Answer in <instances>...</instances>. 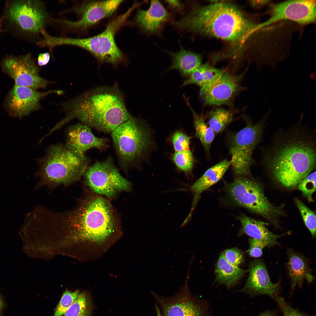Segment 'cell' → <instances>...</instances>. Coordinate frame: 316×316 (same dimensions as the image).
Here are the masks:
<instances>
[{
    "label": "cell",
    "mask_w": 316,
    "mask_h": 316,
    "mask_svg": "<svg viewBox=\"0 0 316 316\" xmlns=\"http://www.w3.org/2000/svg\"><path fill=\"white\" fill-rule=\"evenodd\" d=\"M50 225L60 235L72 238L101 242L115 232L119 222L112 205L106 198L89 193L69 211L48 214Z\"/></svg>",
    "instance_id": "1"
},
{
    "label": "cell",
    "mask_w": 316,
    "mask_h": 316,
    "mask_svg": "<svg viewBox=\"0 0 316 316\" xmlns=\"http://www.w3.org/2000/svg\"><path fill=\"white\" fill-rule=\"evenodd\" d=\"M66 117L57 124L61 127L77 118L90 128L111 133L132 115L117 87H100L87 92L64 104Z\"/></svg>",
    "instance_id": "2"
},
{
    "label": "cell",
    "mask_w": 316,
    "mask_h": 316,
    "mask_svg": "<svg viewBox=\"0 0 316 316\" xmlns=\"http://www.w3.org/2000/svg\"><path fill=\"white\" fill-rule=\"evenodd\" d=\"M174 24L181 29L241 45L257 31V25L236 7L221 2L194 7Z\"/></svg>",
    "instance_id": "3"
},
{
    "label": "cell",
    "mask_w": 316,
    "mask_h": 316,
    "mask_svg": "<svg viewBox=\"0 0 316 316\" xmlns=\"http://www.w3.org/2000/svg\"><path fill=\"white\" fill-rule=\"evenodd\" d=\"M283 145L270 162L271 173L281 185L294 188L314 169L315 150L302 139H292Z\"/></svg>",
    "instance_id": "4"
},
{
    "label": "cell",
    "mask_w": 316,
    "mask_h": 316,
    "mask_svg": "<svg viewBox=\"0 0 316 316\" xmlns=\"http://www.w3.org/2000/svg\"><path fill=\"white\" fill-rule=\"evenodd\" d=\"M89 162L84 154L69 150L65 145H51L39 161L37 174L40 179L37 187L52 188L75 183L83 176Z\"/></svg>",
    "instance_id": "5"
},
{
    "label": "cell",
    "mask_w": 316,
    "mask_h": 316,
    "mask_svg": "<svg viewBox=\"0 0 316 316\" xmlns=\"http://www.w3.org/2000/svg\"><path fill=\"white\" fill-rule=\"evenodd\" d=\"M111 134L120 166L126 172L143 159L151 143L149 128L132 116Z\"/></svg>",
    "instance_id": "6"
},
{
    "label": "cell",
    "mask_w": 316,
    "mask_h": 316,
    "mask_svg": "<svg viewBox=\"0 0 316 316\" xmlns=\"http://www.w3.org/2000/svg\"><path fill=\"white\" fill-rule=\"evenodd\" d=\"M138 6V4L135 3L124 13L110 21L105 30L97 35L85 38L54 37L52 44L54 46L64 44L76 46L88 51L100 61L116 63L122 59L123 54L116 44L115 35Z\"/></svg>",
    "instance_id": "7"
},
{
    "label": "cell",
    "mask_w": 316,
    "mask_h": 316,
    "mask_svg": "<svg viewBox=\"0 0 316 316\" xmlns=\"http://www.w3.org/2000/svg\"><path fill=\"white\" fill-rule=\"evenodd\" d=\"M227 193L236 204L265 218L276 227L279 218L283 215L281 206L272 204L257 181L247 176H238L227 185Z\"/></svg>",
    "instance_id": "8"
},
{
    "label": "cell",
    "mask_w": 316,
    "mask_h": 316,
    "mask_svg": "<svg viewBox=\"0 0 316 316\" xmlns=\"http://www.w3.org/2000/svg\"><path fill=\"white\" fill-rule=\"evenodd\" d=\"M43 3L39 0L13 1L6 7V18L10 27L18 34L43 36L47 21Z\"/></svg>",
    "instance_id": "9"
},
{
    "label": "cell",
    "mask_w": 316,
    "mask_h": 316,
    "mask_svg": "<svg viewBox=\"0 0 316 316\" xmlns=\"http://www.w3.org/2000/svg\"><path fill=\"white\" fill-rule=\"evenodd\" d=\"M83 176L85 184L92 191L107 199H112L120 191L131 190V183L121 174L110 156L88 166Z\"/></svg>",
    "instance_id": "10"
},
{
    "label": "cell",
    "mask_w": 316,
    "mask_h": 316,
    "mask_svg": "<svg viewBox=\"0 0 316 316\" xmlns=\"http://www.w3.org/2000/svg\"><path fill=\"white\" fill-rule=\"evenodd\" d=\"M271 112L268 109L261 120L255 124L248 123L232 137L229 145L231 165L238 176H247L253 163V151L260 140L264 124Z\"/></svg>",
    "instance_id": "11"
},
{
    "label": "cell",
    "mask_w": 316,
    "mask_h": 316,
    "mask_svg": "<svg viewBox=\"0 0 316 316\" xmlns=\"http://www.w3.org/2000/svg\"><path fill=\"white\" fill-rule=\"evenodd\" d=\"M288 20L307 25L316 21V1L289 0L273 5L271 16L266 21L257 24V30L282 20Z\"/></svg>",
    "instance_id": "12"
},
{
    "label": "cell",
    "mask_w": 316,
    "mask_h": 316,
    "mask_svg": "<svg viewBox=\"0 0 316 316\" xmlns=\"http://www.w3.org/2000/svg\"><path fill=\"white\" fill-rule=\"evenodd\" d=\"M2 64L3 70L17 85L36 89L45 88L49 83L39 75L38 67L30 54L7 56Z\"/></svg>",
    "instance_id": "13"
},
{
    "label": "cell",
    "mask_w": 316,
    "mask_h": 316,
    "mask_svg": "<svg viewBox=\"0 0 316 316\" xmlns=\"http://www.w3.org/2000/svg\"><path fill=\"white\" fill-rule=\"evenodd\" d=\"M189 271L184 285L179 291L173 296L164 297L152 291L155 300L160 307L162 316H203L200 305L191 295L188 286Z\"/></svg>",
    "instance_id": "14"
},
{
    "label": "cell",
    "mask_w": 316,
    "mask_h": 316,
    "mask_svg": "<svg viewBox=\"0 0 316 316\" xmlns=\"http://www.w3.org/2000/svg\"><path fill=\"white\" fill-rule=\"evenodd\" d=\"M123 1L121 0L85 1L74 8L80 18L78 20L60 21L73 29L86 30L102 19L111 15Z\"/></svg>",
    "instance_id": "15"
},
{
    "label": "cell",
    "mask_w": 316,
    "mask_h": 316,
    "mask_svg": "<svg viewBox=\"0 0 316 316\" xmlns=\"http://www.w3.org/2000/svg\"><path fill=\"white\" fill-rule=\"evenodd\" d=\"M60 92V91L56 90L40 92L30 87L15 85L7 97L6 108L12 116L22 118L38 109L40 100L45 96Z\"/></svg>",
    "instance_id": "16"
},
{
    "label": "cell",
    "mask_w": 316,
    "mask_h": 316,
    "mask_svg": "<svg viewBox=\"0 0 316 316\" xmlns=\"http://www.w3.org/2000/svg\"><path fill=\"white\" fill-rule=\"evenodd\" d=\"M245 73L233 75L224 70L210 84L200 89L205 103L218 106L227 104L239 90L240 82Z\"/></svg>",
    "instance_id": "17"
},
{
    "label": "cell",
    "mask_w": 316,
    "mask_h": 316,
    "mask_svg": "<svg viewBox=\"0 0 316 316\" xmlns=\"http://www.w3.org/2000/svg\"><path fill=\"white\" fill-rule=\"evenodd\" d=\"M249 274L244 287L239 291L250 295H267L273 298L278 296L280 281L275 283L271 280L266 265L262 259L250 263Z\"/></svg>",
    "instance_id": "18"
},
{
    "label": "cell",
    "mask_w": 316,
    "mask_h": 316,
    "mask_svg": "<svg viewBox=\"0 0 316 316\" xmlns=\"http://www.w3.org/2000/svg\"><path fill=\"white\" fill-rule=\"evenodd\" d=\"M109 142L107 138L95 136L88 126L77 123L67 129L65 146L69 150L84 154L86 151L92 148L101 151L105 150L108 147Z\"/></svg>",
    "instance_id": "19"
},
{
    "label": "cell",
    "mask_w": 316,
    "mask_h": 316,
    "mask_svg": "<svg viewBox=\"0 0 316 316\" xmlns=\"http://www.w3.org/2000/svg\"><path fill=\"white\" fill-rule=\"evenodd\" d=\"M169 18V13L160 2L152 0L149 9L138 10L135 22L143 31L153 34L159 32Z\"/></svg>",
    "instance_id": "20"
},
{
    "label": "cell",
    "mask_w": 316,
    "mask_h": 316,
    "mask_svg": "<svg viewBox=\"0 0 316 316\" xmlns=\"http://www.w3.org/2000/svg\"><path fill=\"white\" fill-rule=\"evenodd\" d=\"M287 253L286 267L291 281V293H292L296 286L301 287L305 280L308 283H311L315 277L306 257L290 248H288Z\"/></svg>",
    "instance_id": "21"
},
{
    "label": "cell",
    "mask_w": 316,
    "mask_h": 316,
    "mask_svg": "<svg viewBox=\"0 0 316 316\" xmlns=\"http://www.w3.org/2000/svg\"><path fill=\"white\" fill-rule=\"evenodd\" d=\"M238 218L241 226L240 231L241 234H246L252 238L262 241L268 248L279 245L278 239L287 234H274L267 229V224L244 214L239 216Z\"/></svg>",
    "instance_id": "22"
},
{
    "label": "cell",
    "mask_w": 316,
    "mask_h": 316,
    "mask_svg": "<svg viewBox=\"0 0 316 316\" xmlns=\"http://www.w3.org/2000/svg\"><path fill=\"white\" fill-rule=\"evenodd\" d=\"M231 165L230 161H222L208 169L191 186L190 190L194 198L190 212L193 211L201 193L219 181Z\"/></svg>",
    "instance_id": "23"
},
{
    "label": "cell",
    "mask_w": 316,
    "mask_h": 316,
    "mask_svg": "<svg viewBox=\"0 0 316 316\" xmlns=\"http://www.w3.org/2000/svg\"><path fill=\"white\" fill-rule=\"evenodd\" d=\"M169 53L172 56V63L168 70H178L183 76L190 75L202 65V59L198 54L182 47L178 52Z\"/></svg>",
    "instance_id": "24"
},
{
    "label": "cell",
    "mask_w": 316,
    "mask_h": 316,
    "mask_svg": "<svg viewBox=\"0 0 316 316\" xmlns=\"http://www.w3.org/2000/svg\"><path fill=\"white\" fill-rule=\"evenodd\" d=\"M215 272L216 281L229 288L236 284L247 271L230 263L226 260L222 252L218 258Z\"/></svg>",
    "instance_id": "25"
},
{
    "label": "cell",
    "mask_w": 316,
    "mask_h": 316,
    "mask_svg": "<svg viewBox=\"0 0 316 316\" xmlns=\"http://www.w3.org/2000/svg\"><path fill=\"white\" fill-rule=\"evenodd\" d=\"M224 70L212 67L208 63L201 65L183 82L181 86L195 84L200 87V89L204 88L212 83Z\"/></svg>",
    "instance_id": "26"
},
{
    "label": "cell",
    "mask_w": 316,
    "mask_h": 316,
    "mask_svg": "<svg viewBox=\"0 0 316 316\" xmlns=\"http://www.w3.org/2000/svg\"><path fill=\"white\" fill-rule=\"evenodd\" d=\"M186 101L193 116L195 136L200 140L205 150L208 151L214 138L215 133L205 122L203 117L196 114Z\"/></svg>",
    "instance_id": "27"
},
{
    "label": "cell",
    "mask_w": 316,
    "mask_h": 316,
    "mask_svg": "<svg viewBox=\"0 0 316 316\" xmlns=\"http://www.w3.org/2000/svg\"><path fill=\"white\" fill-rule=\"evenodd\" d=\"M93 305L91 298L86 293H80L63 316H91Z\"/></svg>",
    "instance_id": "28"
},
{
    "label": "cell",
    "mask_w": 316,
    "mask_h": 316,
    "mask_svg": "<svg viewBox=\"0 0 316 316\" xmlns=\"http://www.w3.org/2000/svg\"><path fill=\"white\" fill-rule=\"evenodd\" d=\"M233 117L231 111L222 108H218L211 113L208 125L215 133H219L231 122Z\"/></svg>",
    "instance_id": "29"
},
{
    "label": "cell",
    "mask_w": 316,
    "mask_h": 316,
    "mask_svg": "<svg viewBox=\"0 0 316 316\" xmlns=\"http://www.w3.org/2000/svg\"><path fill=\"white\" fill-rule=\"evenodd\" d=\"M171 158L178 170L187 174L190 173L195 159L190 150L175 152L172 155Z\"/></svg>",
    "instance_id": "30"
},
{
    "label": "cell",
    "mask_w": 316,
    "mask_h": 316,
    "mask_svg": "<svg viewBox=\"0 0 316 316\" xmlns=\"http://www.w3.org/2000/svg\"><path fill=\"white\" fill-rule=\"evenodd\" d=\"M295 204L301 215L305 224L309 231L312 236H316V214L308 207L302 201L296 199Z\"/></svg>",
    "instance_id": "31"
},
{
    "label": "cell",
    "mask_w": 316,
    "mask_h": 316,
    "mask_svg": "<svg viewBox=\"0 0 316 316\" xmlns=\"http://www.w3.org/2000/svg\"><path fill=\"white\" fill-rule=\"evenodd\" d=\"M80 291L76 290L71 291L66 290L54 310V316H62L73 303L78 297Z\"/></svg>",
    "instance_id": "32"
},
{
    "label": "cell",
    "mask_w": 316,
    "mask_h": 316,
    "mask_svg": "<svg viewBox=\"0 0 316 316\" xmlns=\"http://www.w3.org/2000/svg\"><path fill=\"white\" fill-rule=\"evenodd\" d=\"M297 187L303 196L309 201H312V196L316 190V172L310 173L303 179Z\"/></svg>",
    "instance_id": "33"
},
{
    "label": "cell",
    "mask_w": 316,
    "mask_h": 316,
    "mask_svg": "<svg viewBox=\"0 0 316 316\" xmlns=\"http://www.w3.org/2000/svg\"><path fill=\"white\" fill-rule=\"evenodd\" d=\"M191 138L181 131H175L171 137V141L175 152L190 150Z\"/></svg>",
    "instance_id": "34"
},
{
    "label": "cell",
    "mask_w": 316,
    "mask_h": 316,
    "mask_svg": "<svg viewBox=\"0 0 316 316\" xmlns=\"http://www.w3.org/2000/svg\"><path fill=\"white\" fill-rule=\"evenodd\" d=\"M273 299L278 304L283 316H315L309 315L293 308L283 297L277 296Z\"/></svg>",
    "instance_id": "35"
},
{
    "label": "cell",
    "mask_w": 316,
    "mask_h": 316,
    "mask_svg": "<svg viewBox=\"0 0 316 316\" xmlns=\"http://www.w3.org/2000/svg\"><path fill=\"white\" fill-rule=\"evenodd\" d=\"M224 254L226 260L232 265L238 266L243 262L242 253L237 248L226 249L224 251Z\"/></svg>",
    "instance_id": "36"
},
{
    "label": "cell",
    "mask_w": 316,
    "mask_h": 316,
    "mask_svg": "<svg viewBox=\"0 0 316 316\" xmlns=\"http://www.w3.org/2000/svg\"><path fill=\"white\" fill-rule=\"evenodd\" d=\"M249 248L248 250L250 256L254 258L261 257L262 254L263 249L266 247L262 241L253 238L249 240Z\"/></svg>",
    "instance_id": "37"
},
{
    "label": "cell",
    "mask_w": 316,
    "mask_h": 316,
    "mask_svg": "<svg viewBox=\"0 0 316 316\" xmlns=\"http://www.w3.org/2000/svg\"><path fill=\"white\" fill-rule=\"evenodd\" d=\"M50 55L47 52L41 53L39 54L37 61L39 65L43 66L46 65L49 62Z\"/></svg>",
    "instance_id": "38"
},
{
    "label": "cell",
    "mask_w": 316,
    "mask_h": 316,
    "mask_svg": "<svg viewBox=\"0 0 316 316\" xmlns=\"http://www.w3.org/2000/svg\"><path fill=\"white\" fill-rule=\"evenodd\" d=\"M165 1L171 7L174 8L178 9H181L182 7L181 2L178 0H166Z\"/></svg>",
    "instance_id": "39"
},
{
    "label": "cell",
    "mask_w": 316,
    "mask_h": 316,
    "mask_svg": "<svg viewBox=\"0 0 316 316\" xmlns=\"http://www.w3.org/2000/svg\"><path fill=\"white\" fill-rule=\"evenodd\" d=\"M268 1H252L250 3L253 6H255L257 5H264L267 3Z\"/></svg>",
    "instance_id": "40"
},
{
    "label": "cell",
    "mask_w": 316,
    "mask_h": 316,
    "mask_svg": "<svg viewBox=\"0 0 316 316\" xmlns=\"http://www.w3.org/2000/svg\"><path fill=\"white\" fill-rule=\"evenodd\" d=\"M259 316H276V315L271 311H266L262 312Z\"/></svg>",
    "instance_id": "41"
},
{
    "label": "cell",
    "mask_w": 316,
    "mask_h": 316,
    "mask_svg": "<svg viewBox=\"0 0 316 316\" xmlns=\"http://www.w3.org/2000/svg\"><path fill=\"white\" fill-rule=\"evenodd\" d=\"M155 307L157 313V316H162L160 308L158 305L156 304Z\"/></svg>",
    "instance_id": "42"
},
{
    "label": "cell",
    "mask_w": 316,
    "mask_h": 316,
    "mask_svg": "<svg viewBox=\"0 0 316 316\" xmlns=\"http://www.w3.org/2000/svg\"><path fill=\"white\" fill-rule=\"evenodd\" d=\"M3 307V301L0 296V313L2 310V308Z\"/></svg>",
    "instance_id": "43"
},
{
    "label": "cell",
    "mask_w": 316,
    "mask_h": 316,
    "mask_svg": "<svg viewBox=\"0 0 316 316\" xmlns=\"http://www.w3.org/2000/svg\"></svg>",
    "instance_id": "44"
}]
</instances>
